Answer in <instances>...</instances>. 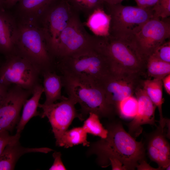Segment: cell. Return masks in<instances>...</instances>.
Instances as JSON below:
<instances>
[{"label": "cell", "mask_w": 170, "mask_h": 170, "mask_svg": "<svg viewBox=\"0 0 170 170\" xmlns=\"http://www.w3.org/2000/svg\"><path fill=\"white\" fill-rule=\"evenodd\" d=\"M106 129L108 134L106 138L89 146V152L97 156L102 167L110 165L111 160L117 159L126 170H133L140 162L145 160L144 144L142 141H136L125 130L120 122L109 124Z\"/></svg>", "instance_id": "obj_1"}, {"label": "cell", "mask_w": 170, "mask_h": 170, "mask_svg": "<svg viewBox=\"0 0 170 170\" xmlns=\"http://www.w3.org/2000/svg\"><path fill=\"white\" fill-rule=\"evenodd\" d=\"M57 65L62 75L101 87L113 71L108 58L94 47L61 59Z\"/></svg>", "instance_id": "obj_2"}, {"label": "cell", "mask_w": 170, "mask_h": 170, "mask_svg": "<svg viewBox=\"0 0 170 170\" xmlns=\"http://www.w3.org/2000/svg\"><path fill=\"white\" fill-rule=\"evenodd\" d=\"M94 36V47L108 58L113 71L144 74L146 61L130 42L110 35Z\"/></svg>", "instance_id": "obj_3"}, {"label": "cell", "mask_w": 170, "mask_h": 170, "mask_svg": "<svg viewBox=\"0 0 170 170\" xmlns=\"http://www.w3.org/2000/svg\"><path fill=\"white\" fill-rule=\"evenodd\" d=\"M62 76L63 87L68 97L80 105L79 113L83 120L90 113L97 114L100 118H110L116 112L102 87L90 84L68 76L62 75Z\"/></svg>", "instance_id": "obj_4"}, {"label": "cell", "mask_w": 170, "mask_h": 170, "mask_svg": "<svg viewBox=\"0 0 170 170\" xmlns=\"http://www.w3.org/2000/svg\"><path fill=\"white\" fill-rule=\"evenodd\" d=\"M18 26L16 51L32 62L42 72L51 70L54 59L37 23L22 20Z\"/></svg>", "instance_id": "obj_5"}, {"label": "cell", "mask_w": 170, "mask_h": 170, "mask_svg": "<svg viewBox=\"0 0 170 170\" xmlns=\"http://www.w3.org/2000/svg\"><path fill=\"white\" fill-rule=\"evenodd\" d=\"M105 4L111 18L110 35L127 42L153 17L152 7L143 8L121 3Z\"/></svg>", "instance_id": "obj_6"}, {"label": "cell", "mask_w": 170, "mask_h": 170, "mask_svg": "<svg viewBox=\"0 0 170 170\" xmlns=\"http://www.w3.org/2000/svg\"><path fill=\"white\" fill-rule=\"evenodd\" d=\"M0 67V83L8 87L18 86L32 93L39 84V69L17 51L8 55Z\"/></svg>", "instance_id": "obj_7"}, {"label": "cell", "mask_w": 170, "mask_h": 170, "mask_svg": "<svg viewBox=\"0 0 170 170\" xmlns=\"http://www.w3.org/2000/svg\"><path fill=\"white\" fill-rule=\"evenodd\" d=\"M77 13L67 0H56L40 20L41 26H39L54 59L61 33Z\"/></svg>", "instance_id": "obj_8"}, {"label": "cell", "mask_w": 170, "mask_h": 170, "mask_svg": "<svg viewBox=\"0 0 170 170\" xmlns=\"http://www.w3.org/2000/svg\"><path fill=\"white\" fill-rule=\"evenodd\" d=\"M153 17L146 22L129 41L146 61L170 37L169 21Z\"/></svg>", "instance_id": "obj_9"}, {"label": "cell", "mask_w": 170, "mask_h": 170, "mask_svg": "<svg viewBox=\"0 0 170 170\" xmlns=\"http://www.w3.org/2000/svg\"><path fill=\"white\" fill-rule=\"evenodd\" d=\"M94 35L89 34L76 14L60 35L54 56L58 60L94 47Z\"/></svg>", "instance_id": "obj_10"}, {"label": "cell", "mask_w": 170, "mask_h": 170, "mask_svg": "<svg viewBox=\"0 0 170 170\" xmlns=\"http://www.w3.org/2000/svg\"><path fill=\"white\" fill-rule=\"evenodd\" d=\"M76 104L74 99L68 97L67 99L57 103L49 105L39 104L38 107L42 110L39 115L42 118L46 117L48 119L56 139V145L75 118L83 121L75 108Z\"/></svg>", "instance_id": "obj_11"}, {"label": "cell", "mask_w": 170, "mask_h": 170, "mask_svg": "<svg viewBox=\"0 0 170 170\" xmlns=\"http://www.w3.org/2000/svg\"><path fill=\"white\" fill-rule=\"evenodd\" d=\"M140 75L113 71L103 82L101 86L110 103L115 109L125 98L133 95L141 84Z\"/></svg>", "instance_id": "obj_12"}, {"label": "cell", "mask_w": 170, "mask_h": 170, "mask_svg": "<svg viewBox=\"0 0 170 170\" xmlns=\"http://www.w3.org/2000/svg\"><path fill=\"white\" fill-rule=\"evenodd\" d=\"M31 94L16 85L8 88L0 104V131L13 130L20 119L21 110Z\"/></svg>", "instance_id": "obj_13"}, {"label": "cell", "mask_w": 170, "mask_h": 170, "mask_svg": "<svg viewBox=\"0 0 170 170\" xmlns=\"http://www.w3.org/2000/svg\"><path fill=\"white\" fill-rule=\"evenodd\" d=\"M134 94L138 101V110L128 126V133L135 139L141 133L142 125L148 124L156 126L155 116L156 107L148 96L141 83L137 87Z\"/></svg>", "instance_id": "obj_14"}, {"label": "cell", "mask_w": 170, "mask_h": 170, "mask_svg": "<svg viewBox=\"0 0 170 170\" xmlns=\"http://www.w3.org/2000/svg\"><path fill=\"white\" fill-rule=\"evenodd\" d=\"M166 137L165 130L158 126L150 135L147 145L149 157L162 170H170V146Z\"/></svg>", "instance_id": "obj_15"}, {"label": "cell", "mask_w": 170, "mask_h": 170, "mask_svg": "<svg viewBox=\"0 0 170 170\" xmlns=\"http://www.w3.org/2000/svg\"><path fill=\"white\" fill-rule=\"evenodd\" d=\"M18 26L14 18L0 9V52L8 55L16 51Z\"/></svg>", "instance_id": "obj_16"}, {"label": "cell", "mask_w": 170, "mask_h": 170, "mask_svg": "<svg viewBox=\"0 0 170 170\" xmlns=\"http://www.w3.org/2000/svg\"><path fill=\"white\" fill-rule=\"evenodd\" d=\"M48 148H28L21 146L19 141L8 144L0 156V170L14 169L19 159L24 154L31 152L45 153L53 151Z\"/></svg>", "instance_id": "obj_17"}, {"label": "cell", "mask_w": 170, "mask_h": 170, "mask_svg": "<svg viewBox=\"0 0 170 170\" xmlns=\"http://www.w3.org/2000/svg\"><path fill=\"white\" fill-rule=\"evenodd\" d=\"M43 89L46 99L43 103L49 105L57 100H63L68 97L61 94V89L63 87L62 76L58 75L55 71L47 70L43 71Z\"/></svg>", "instance_id": "obj_18"}, {"label": "cell", "mask_w": 170, "mask_h": 170, "mask_svg": "<svg viewBox=\"0 0 170 170\" xmlns=\"http://www.w3.org/2000/svg\"><path fill=\"white\" fill-rule=\"evenodd\" d=\"M56 0H19L18 9L22 20L37 23Z\"/></svg>", "instance_id": "obj_19"}, {"label": "cell", "mask_w": 170, "mask_h": 170, "mask_svg": "<svg viewBox=\"0 0 170 170\" xmlns=\"http://www.w3.org/2000/svg\"><path fill=\"white\" fill-rule=\"evenodd\" d=\"M141 85L151 101L158 109L160 116L159 126L163 130L167 119L164 118L162 114V105L164 99L162 97V79H146L142 81Z\"/></svg>", "instance_id": "obj_20"}, {"label": "cell", "mask_w": 170, "mask_h": 170, "mask_svg": "<svg viewBox=\"0 0 170 170\" xmlns=\"http://www.w3.org/2000/svg\"><path fill=\"white\" fill-rule=\"evenodd\" d=\"M43 93V89L42 86L39 84H38L32 91V97L25 102L23 105L21 116L16 127L17 133H20L26 125L32 118L40 115L37 111V109Z\"/></svg>", "instance_id": "obj_21"}, {"label": "cell", "mask_w": 170, "mask_h": 170, "mask_svg": "<svg viewBox=\"0 0 170 170\" xmlns=\"http://www.w3.org/2000/svg\"><path fill=\"white\" fill-rule=\"evenodd\" d=\"M86 25L96 36L105 37L110 35V15L104 7L95 10L88 17Z\"/></svg>", "instance_id": "obj_22"}, {"label": "cell", "mask_w": 170, "mask_h": 170, "mask_svg": "<svg viewBox=\"0 0 170 170\" xmlns=\"http://www.w3.org/2000/svg\"><path fill=\"white\" fill-rule=\"evenodd\" d=\"M87 134L82 127L67 130L62 136L57 146L68 148L82 144L83 146H89L90 143L87 140Z\"/></svg>", "instance_id": "obj_23"}, {"label": "cell", "mask_w": 170, "mask_h": 170, "mask_svg": "<svg viewBox=\"0 0 170 170\" xmlns=\"http://www.w3.org/2000/svg\"><path fill=\"white\" fill-rule=\"evenodd\" d=\"M146 69L148 76L162 79L170 74V63L161 61L150 55L146 61Z\"/></svg>", "instance_id": "obj_24"}, {"label": "cell", "mask_w": 170, "mask_h": 170, "mask_svg": "<svg viewBox=\"0 0 170 170\" xmlns=\"http://www.w3.org/2000/svg\"><path fill=\"white\" fill-rule=\"evenodd\" d=\"M99 118L97 114L90 113L82 127L87 133L99 136L101 139H105L107 136L108 131L103 127Z\"/></svg>", "instance_id": "obj_25"}, {"label": "cell", "mask_w": 170, "mask_h": 170, "mask_svg": "<svg viewBox=\"0 0 170 170\" xmlns=\"http://www.w3.org/2000/svg\"><path fill=\"white\" fill-rule=\"evenodd\" d=\"M138 108L137 100L136 97L132 95L125 98L118 104L116 112L123 118H133L137 114Z\"/></svg>", "instance_id": "obj_26"}, {"label": "cell", "mask_w": 170, "mask_h": 170, "mask_svg": "<svg viewBox=\"0 0 170 170\" xmlns=\"http://www.w3.org/2000/svg\"><path fill=\"white\" fill-rule=\"evenodd\" d=\"M79 14L88 17L97 8L104 7V0H67Z\"/></svg>", "instance_id": "obj_27"}, {"label": "cell", "mask_w": 170, "mask_h": 170, "mask_svg": "<svg viewBox=\"0 0 170 170\" xmlns=\"http://www.w3.org/2000/svg\"><path fill=\"white\" fill-rule=\"evenodd\" d=\"M153 17L165 19L170 16V0H158L152 7Z\"/></svg>", "instance_id": "obj_28"}, {"label": "cell", "mask_w": 170, "mask_h": 170, "mask_svg": "<svg viewBox=\"0 0 170 170\" xmlns=\"http://www.w3.org/2000/svg\"><path fill=\"white\" fill-rule=\"evenodd\" d=\"M163 61L170 63V41H165L151 55Z\"/></svg>", "instance_id": "obj_29"}, {"label": "cell", "mask_w": 170, "mask_h": 170, "mask_svg": "<svg viewBox=\"0 0 170 170\" xmlns=\"http://www.w3.org/2000/svg\"><path fill=\"white\" fill-rule=\"evenodd\" d=\"M20 133H16L14 135H11L8 131H0V156L8 144L19 141Z\"/></svg>", "instance_id": "obj_30"}, {"label": "cell", "mask_w": 170, "mask_h": 170, "mask_svg": "<svg viewBox=\"0 0 170 170\" xmlns=\"http://www.w3.org/2000/svg\"><path fill=\"white\" fill-rule=\"evenodd\" d=\"M61 154L60 152L55 151L53 154L54 158L53 164L49 168L50 170H66L61 159Z\"/></svg>", "instance_id": "obj_31"}, {"label": "cell", "mask_w": 170, "mask_h": 170, "mask_svg": "<svg viewBox=\"0 0 170 170\" xmlns=\"http://www.w3.org/2000/svg\"><path fill=\"white\" fill-rule=\"evenodd\" d=\"M137 6L143 8L152 7L158 0H134Z\"/></svg>", "instance_id": "obj_32"}, {"label": "cell", "mask_w": 170, "mask_h": 170, "mask_svg": "<svg viewBox=\"0 0 170 170\" xmlns=\"http://www.w3.org/2000/svg\"><path fill=\"white\" fill-rule=\"evenodd\" d=\"M136 168L138 170H162L160 168L158 167L155 168L151 167L147 163L145 160H143L140 162L137 166Z\"/></svg>", "instance_id": "obj_33"}, {"label": "cell", "mask_w": 170, "mask_h": 170, "mask_svg": "<svg viewBox=\"0 0 170 170\" xmlns=\"http://www.w3.org/2000/svg\"><path fill=\"white\" fill-rule=\"evenodd\" d=\"M163 86L167 93L170 94V74L165 76L162 79Z\"/></svg>", "instance_id": "obj_34"}, {"label": "cell", "mask_w": 170, "mask_h": 170, "mask_svg": "<svg viewBox=\"0 0 170 170\" xmlns=\"http://www.w3.org/2000/svg\"><path fill=\"white\" fill-rule=\"evenodd\" d=\"M8 88L0 83V104L7 92Z\"/></svg>", "instance_id": "obj_35"}, {"label": "cell", "mask_w": 170, "mask_h": 170, "mask_svg": "<svg viewBox=\"0 0 170 170\" xmlns=\"http://www.w3.org/2000/svg\"><path fill=\"white\" fill-rule=\"evenodd\" d=\"M124 0H104L105 3L110 4L114 5L121 3Z\"/></svg>", "instance_id": "obj_36"}, {"label": "cell", "mask_w": 170, "mask_h": 170, "mask_svg": "<svg viewBox=\"0 0 170 170\" xmlns=\"http://www.w3.org/2000/svg\"><path fill=\"white\" fill-rule=\"evenodd\" d=\"M19 0H6L5 3L8 7H11L18 2Z\"/></svg>", "instance_id": "obj_37"}, {"label": "cell", "mask_w": 170, "mask_h": 170, "mask_svg": "<svg viewBox=\"0 0 170 170\" xmlns=\"http://www.w3.org/2000/svg\"><path fill=\"white\" fill-rule=\"evenodd\" d=\"M5 0H0V9L2 8V6L3 4L5 3Z\"/></svg>", "instance_id": "obj_38"}, {"label": "cell", "mask_w": 170, "mask_h": 170, "mask_svg": "<svg viewBox=\"0 0 170 170\" xmlns=\"http://www.w3.org/2000/svg\"><path fill=\"white\" fill-rule=\"evenodd\" d=\"M5 1H6V0H5Z\"/></svg>", "instance_id": "obj_39"}]
</instances>
